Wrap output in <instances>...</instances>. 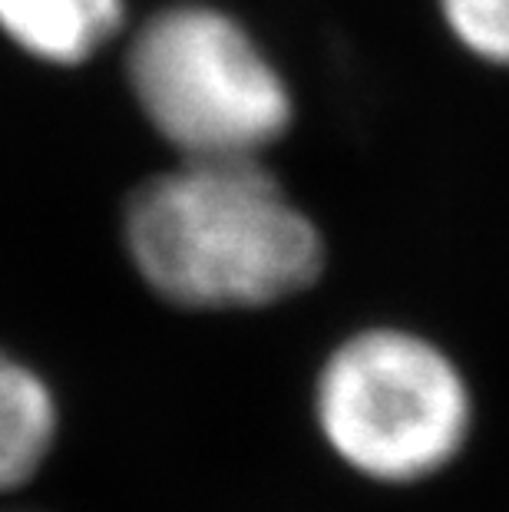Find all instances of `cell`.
<instances>
[{
    "instance_id": "cell-1",
    "label": "cell",
    "mask_w": 509,
    "mask_h": 512,
    "mask_svg": "<svg viewBox=\"0 0 509 512\" xmlns=\"http://www.w3.org/2000/svg\"><path fill=\"white\" fill-rule=\"evenodd\" d=\"M123 235L136 271L179 308H262L308 288L321 235L258 159H182L143 182Z\"/></svg>"
},
{
    "instance_id": "cell-2",
    "label": "cell",
    "mask_w": 509,
    "mask_h": 512,
    "mask_svg": "<svg viewBox=\"0 0 509 512\" xmlns=\"http://www.w3.org/2000/svg\"><path fill=\"white\" fill-rule=\"evenodd\" d=\"M126 73L139 110L182 159H258L291 123V93L258 43L205 4L136 30Z\"/></svg>"
},
{
    "instance_id": "cell-3",
    "label": "cell",
    "mask_w": 509,
    "mask_h": 512,
    "mask_svg": "<svg viewBox=\"0 0 509 512\" xmlns=\"http://www.w3.org/2000/svg\"><path fill=\"white\" fill-rule=\"evenodd\" d=\"M470 394L424 337L364 331L331 354L318 380V423L331 450L377 483H417L463 450Z\"/></svg>"
},
{
    "instance_id": "cell-4",
    "label": "cell",
    "mask_w": 509,
    "mask_h": 512,
    "mask_svg": "<svg viewBox=\"0 0 509 512\" xmlns=\"http://www.w3.org/2000/svg\"><path fill=\"white\" fill-rule=\"evenodd\" d=\"M123 0H0V30L43 63L90 60L123 27Z\"/></svg>"
},
{
    "instance_id": "cell-5",
    "label": "cell",
    "mask_w": 509,
    "mask_h": 512,
    "mask_svg": "<svg viewBox=\"0 0 509 512\" xmlns=\"http://www.w3.org/2000/svg\"><path fill=\"white\" fill-rule=\"evenodd\" d=\"M57 437V403L27 364L0 351V489L27 483Z\"/></svg>"
},
{
    "instance_id": "cell-6",
    "label": "cell",
    "mask_w": 509,
    "mask_h": 512,
    "mask_svg": "<svg viewBox=\"0 0 509 512\" xmlns=\"http://www.w3.org/2000/svg\"><path fill=\"white\" fill-rule=\"evenodd\" d=\"M440 7L463 47L509 67V0H440Z\"/></svg>"
}]
</instances>
